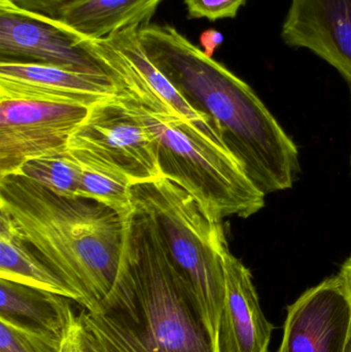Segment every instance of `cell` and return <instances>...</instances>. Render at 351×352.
Here are the masks:
<instances>
[{"mask_svg": "<svg viewBox=\"0 0 351 352\" xmlns=\"http://www.w3.org/2000/svg\"><path fill=\"white\" fill-rule=\"evenodd\" d=\"M124 225L117 281L78 316L89 352H218L216 333L152 215L134 202Z\"/></svg>", "mask_w": 351, "mask_h": 352, "instance_id": "cell-1", "label": "cell"}, {"mask_svg": "<svg viewBox=\"0 0 351 352\" xmlns=\"http://www.w3.org/2000/svg\"><path fill=\"white\" fill-rule=\"evenodd\" d=\"M139 39L155 65L210 119L260 190L267 195L294 186L298 148L249 84L172 25L150 23L139 29Z\"/></svg>", "mask_w": 351, "mask_h": 352, "instance_id": "cell-2", "label": "cell"}, {"mask_svg": "<svg viewBox=\"0 0 351 352\" xmlns=\"http://www.w3.org/2000/svg\"><path fill=\"white\" fill-rule=\"evenodd\" d=\"M0 210L35 254L92 309L113 289L122 264L124 217L84 197L56 194L24 176L0 177Z\"/></svg>", "mask_w": 351, "mask_h": 352, "instance_id": "cell-3", "label": "cell"}, {"mask_svg": "<svg viewBox=\"0 0 351 352\" xmlns=\"http://www.w3.org/2000/svg\"><path fill=\"white\" fill-rule=\"evenodd\" d=\"M117 97L152 134L162 177L191 195L208 217L247 219L263 209L266 195L222 142L179 116Z\"/></svg>", "mask_w": 351, "mask_h": 352, "instance_id": "cell-4", "label": "cell"}, {"mask_svg": "<svg viewBox=\"0 0 351 352\" xmlns=\"http://www.w3.org/2000/svg\"><path fill=\"white\" fill-rule=\"evenodd\" d=\"M133 200L154 217L169 256L201 304L216 336L226 299L222 221L206 214L183 188L165 177L133 186Z\"/></svg>", "mask_w": 351, "mask_h": 352, "instance_id": "cell-5", "label": "cell"}, {"mask_svg": "<svg viewBox=\"0 0 351 352\" xmlns=\"http://www.w3.org/2000/svg\"><path fill=\"white\" fill-rule=\"evenodd\" d=\"M139 29L128 27L105 38H89L65 30L76 43L84 45L115 80L119 89L117 94L154 111L179 116L222 142L210 119L192 107L150 59L140 43Z\"/></svg>", "mask_w": 351, "mask_h": 352, "instance_id": "cell-6", "label": "cell"}, {"mask_svg": "<svg viewBox=\"0 0 351 352\" xmlns=\"http://www.w3.org/2000/svg\"><path fill=\"white\" fill-rule=\"evenodd\" d=\"M91 107L74 103L0 96V177L25 163L67 148Z\"/></svg>", "mask_w": 351, "mask_h": 352, "instance_id": "cell-7", "label": "cell"}, {"mask_svg": "<svg viewBox=\"0 0 351 352\" xmlns=\"http://www.w3.org/2000/svg\"><path fill=\"white\" fill-rule=\"evenodd\" d=\"M67 148L111 165L133 186L162 177L152 134L117 95L91 107Z\"/></svg>", "mask_w": 351, "mask_h": 352, "instance_id": "cell-8", "label": "cell"}, {"mask_svg": "<svg viewBox=\"0 0 351 352\" xmlns=\"http://www.w3.org/2000/svg\"><path fill=\"white\" fill-rule=\"evenodd\" d=\"M350 337L351 305L337 274L288 306L276 352H346Z\"/></svg>", "mask_w": 351, "mask_h": 352, "instance_id": "cell-9", "label": "cell"}, {"mask_svg": "<svg viewBox=\"0 0 351 352\" xmlns=\"http://www.w3.org/2000/svg\"><path fill=\"white\" fill-rule=\"evenodd\" d=\"M0 60L37 62L106 74L96 58L43 14L0 0Z\"/></svg>", "mask_w": 351, "mask_h": 352, "instance_id": "cell-10", "label": "cell"}, {"mask_svg": "<svg viewBox=\"0 0 351 352\" xmlns=\"http://www.w3.org/2000/svg\"><path fill=\"white\" fill-rule=\"evenodd\" d=\"M107 74L37 62L0 60V96L28 97L93 107L117 96Z\"/></svg>", "mask_w": 351, "mask_h": 352, "instance_id": "cell-11", "label": "cell"}, {"mask_svg": "<svg viewBox=\"0 0 351 352\" xmlns=\"http://www.w3.org/2000/svg\"><path fill=\"white\" fill-rule=\"evenodd\" d=\"M282 38L306 49L351 80V0H292Z\"/></svg>", "mask_w": 351, "mask_h": 352, "instance_id": "cell-12", "label": "cell"}, {"mask_svg": "<svg viewBox=\"0 0 351 352\" xmlns=\"http://www.w3.org/2000/svg\"><path fill=\"white\" fill-rule=\"evenodd\" d=\"M226 299L216 329L218 352H270L273 324L264 316L251 271L225 252Z\"/></svg>", "mask_w": 351, "mask_h": 352, "instance_id": "cell-13", "label": "cell"}, {"mask_svg": "<svg viewBox=\"0 0 351 352\" xmlns=\"http://www.w3.org/2000/svg\"><path fill=\"white\" fill-rule=\"evenodd\" d=\"M73 300L0 278V322L54 340H65L78 322Z\"/></svg>", "mask_w": 351, "mask_h": 352, "instance_id": "cell-14", "label": "cell"}, {"mask_svg": "<svg viewBox=\"0 0 351 352\" xmlns=\"http://www.w3.org/2000/svg\"><path fill=\"white\" fill-rule=\"evenodd\" d=\"M164 0H78L47 20L89 38H105L128 27L150 23Z\"/></svg>", "mask_w": 351, "mask_h": 352, "instance_id": "cell-15", "label": "cell"}, {"mask_svg": "<svg viewBox=\"0 0 351 352\" xmlns=\"http://www.w3.org/2000/svg\"><path fill=\"white\" fill-rule=\"evenodd\" d=\"M0 278L65 296L82 305L80 294L70 287L18 235L10 217L0 210Z\"/></svg>", "mask_w": 351, "mask_h": 352, "instance_id": "cell-16", "label": "cell"}, {"mask_svg": "<svg viewBox=\"0 0 351 352\" xmlns=\"http://www.w3.org/2000/svg\"><path fill=\"white\" fill-rule=\"evenodd\" d=\"M69 152L80 167L78 197L102 203L123 217L133 210V184L127 176L88 155Z\"/></svg>", "mask_w": 351, "mask_h": 352, "instance_id": "cell-17", "label": "cell"}, {"mask_svg": "<svg viewBox=\"0 0 351 352\" xmlns=\"http://www.w3.org/2000/svg\"><path fill=\"white\" fill-rule=\"evenodd\" d=\"M12 175L24 176L61 196L78 197L80 167L67 148L29 161Z\"/></svg>", "mask_w": 351, "mask_h": 352, "instance_id": "cell-18", "label": "cell"}, {"mask_svg": "<svg viewBox=\"0 0 351 352\" xmlns=\"http://www.w3.org/2000/svg\"><path fill=\"white\" fill-rule=\"evenodd\" d=\"M63 342L0 322V352H62Z\"/></svg>", "mask_w": 351, "mask_h": 352, "instance_id": "cell-19", "label": "cell"}, {"mask_svg": "<svg viewBox=\"0 0 351 352\" xmlns=\"http://www.w3.org/2000/svg\"><path fill=\"white\" fill-rule=\"evenodd\" d=\"M247 0H183L188 19H206L216 22L224 19H234Z\"/></svg>", "mask_w": 351, "mask_h": 352, "instance_id": "cell-20", "label": "cell"}, {"mask_svg": "<svg viewBox=\"0 0 351 352\" xmlns=\"http://www.w3.org/2000/svg\"><path fill=\"white\" fill-rule=\"evenodd\" d=\"M10 1L21 10L51 16L64 6L78 0H10Z\"/></svg>", "mask_w": 351, "mask_h": 352, "instance_id": "cell-21", "label": "cell"}, {"mask_svg": "<svg viewBox=\"0 0 351 352\" xmlns=\"http://www.w3.org/2000/svg\"><path fill=\"white\" fill-rule=\"evenodd\" d=\"M199 41L202 51L210 57L214 58V53L224 43L225 37L218 29L208 28L200 34Z\"/></svg>", "mask_w": 351, "mask_h": 352, "instance_id": "cell-22", "label": "cell"}, {"mask_svg": "<svg viewBox=\"0 0 351 352\" xmlns=\"http://www.w3.org/2000/svg\"><path fill=\"white\" fill-rule=\"evenodd\" d=\"M62 352H89L80 322H78H78L64 340Z\"/></svg>", "mask_w": 351, "mask_h": 352, "instance_id": "cell-23", "label": "cell"}, {"mask_svg": "<svg viewBox=\"0 0 351 352\" xmlns=\"http://www.w3.org/2000/svg\"><path fill=\"white\" fill-rule=\"evenodd\" d=\"M342 283H343L344 289H346V295L351 305V256L342 265L340 272L338 273Z\"/></svg>", "mask_w": 351, "mask_h": 352, "instance_id": "cell-24", "label": "cell"}, {"mask_svg": "<svg viewBox=\"0 0 351 352\" xmlns=\"http://www.w3.org/2000/svg\"><path fill=\"white\" fill-rule=\"evenodd\" d=\"M346 352H351V337L350 339V342H348V349H346Z\"/></svg>", "mask_w": 351, "mask_h": 352, "instance_id": "cell-25", "label": "cell"}, {"mask_svg": "<svg viewBox=\"0 0 351 352\" xmlns=\"http://www.w3.org/2000/svg\"><path fill=\"white\" fill-rule=\"evenodd\" d=\"M348 87H350V102H351V80L348 82ZM350 173H351V154H350Z\"/></svg>", "mask_w": 351, "mask_h": 352, "instance_id": "cell-26", "label": "cell"}]
</instances>
